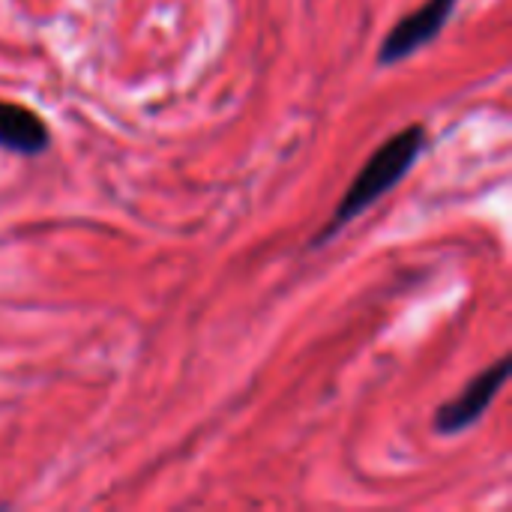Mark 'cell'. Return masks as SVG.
Segmentation results:
<instances>
[{"label":"cell","mask_w":512,"mask_h":512,"mask_svg":"<svg viewBox=\"0 0 512 512\" xmlns=\"http://www.w3.org/2000/svg\"><path fill=\"white\" fill-rule=\"evenodd\" d=\"M423 147H426V126H420V123H411L402 132H396L393 138H387L369 156V162L357 171V177L351 180V186L339 198L327 228H321L312 237V249H318L327 240H333L345 225H351L360 213L375 207L393 186H399L402 177L417 165Z\"/></svg>","instance_id":"6da1fadb"},{"label":"cell","mask_w":512,"mask_h":512,"mask_svg":"<svg viewBox=\"0 0 512 512\" xmlns=\"http://www.w3.org/2000/svg\"><path fill=\"white\" fill-rule=\"evenodd\" d=\"M456 3L459 0H426L414 12L399 18L378 48V63L381 66L402 63L411 54H417L420 48H426L429 42H435L441 36V30L447 27V21L453 18Z\"/></svg>","instance_id":"7a4b0ae2"},{"label":"cell","mask_w":512,"mask_h":512,"mask_svg":"<svg viewBox=\"0 0 512 512\" xmlns=\"http://www.w3.org/2000/svg\"><path fill=\"white\" fill-rule=\"evenodd\" d=\"M510 357H501L498 363L486 366L477 378H471L468 387H462V393L450 402H444L435 411V429L441 435H459L465 429H471L474 423H480V417L489 411V405L498 399L501 387L510 378Z\"/></svg>","instance_id":"3957f363"},{"label":"cell","mask_w":512,"mask_h":512,"mask_svg":"<svg viewBox=\"0 0 512 512\" xmlns=\"http://www.w3.org/2000/svg\"><path fill=\"white\" fill-rule=\"evenodd\" d=\"M51 147V129L39 111L21 102L0 99V150L18 156H39Z\"/></svg>","instance_id":"277c9868"}]
</instances>
